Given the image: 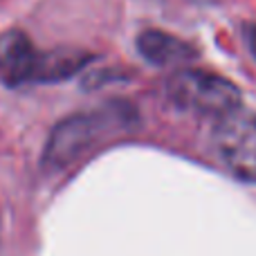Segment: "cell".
Segmentation results:
<instances>
[{"label":"cell","instance_id":"cell-1","mask_svg":"<svg viewBox=\"0 0 256 256\" xmlns=\"http://www.w3.org/2000/svg\"><path fill=\"white\" fill-rule=\"evenodd\" d=\"M92 61L84 50H38L20 30L0 36V79L18 88L22 84H50L76 74Z\"/></svg>","mask_w":256,"mask_h":256},{"label":"cell","instance_id":"cell-2","mask_svg":"<svg viewBox=\"0 0 256 256\" xmlns=\"http://www.w3.org/2000/svg\"><path fill=\"white\" fill-rule=\"evenodd\" d=\"M132 122H135V112L124 104H112L106 108L68 117L50 135L43 153V164L48 168L61 171L88 155L106 140L120 135Z\"/></svg>","mask_w":256,"mask_h":256},{"label":"cell","instance_id":"cell-3","mask_svg":"<svg viewBox=\"0 0 256 256\" xmlns=\"http://www.w3.org/2000/svg\"><path fill=\"white\" fill-rule=\"evenodd\" d=\"M166 94L178 108L220 120L240 106V92L225 76L204 70H180L166 81Z\"/></svg>","mask_w":256,"mask_h":256},{"label":"cell","instance_id":"cell-4","mask_svg":"<svg viewBox=\"0 0 256 256\" xmlns=\"http://www.w3.org/2000/svg\"><path fill=\"white\" fill-rule=\"evenodd\" d=\"M214 146L238 180L256 184V112L238 106L216 120Z\"/></svg>","mask_w":256,"mask_h":256},{"label":"cell","instance_id":"cell-5","mask_svg":"<svg viewBox=\"0 0 256 256\" xmlns=\"http://www.w3.org/2000/svg\"><path fill=\"white\" fill-rule=\"evenodd\" d=\"M137 50L148 63L160 68L180 66L196 56V50L186 40L171 36L162 30H146L137 36Z\"/></svg>","mask_w":256,"mask_h":256},{"label":"cell","instance_id":"cell-6","mask_svg":"<svg viewBox=\"0 0 256 256\" xmlns=\"http://www.w3.org/2000/svg\"><path fill=\"white\" fill-rule=\"evenodd\" d=\"M245 38H248L250 50H252V54L256 56V25H248V27H245Z\"/></svg>","mask_w":256,"mask_h":256}]
</instances>
